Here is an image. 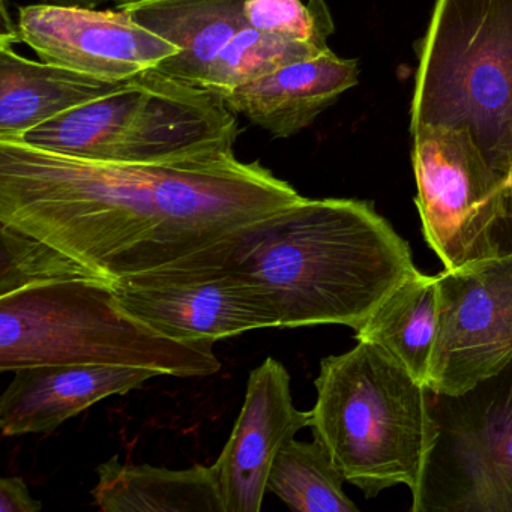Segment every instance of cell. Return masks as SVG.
<instances>
[{"label": "cell", "instance_id": "cell-1", "mask_svg": "<svg viewBox=\"0 0 512 512\" xmlns=\"http://www.w3.org/2000/svg\"><path fill=\"white\" fill-rule=\"evenodd\" d=\"M301 197L235 154L100 163L0 142V224L50 242L109 281L184 259Z\"/></svg>", "mask_w": 512, "mask_h": 512}, {"label": "cell", "instance_id": "cell-2", "mask_svg": "<svg viewBox=\"0 0 512 512\" xmlns=\"http://www.w3.org/2000/svg\"><path fill=\"white\" fill-rule=\"evenodd\" d=\"M230 263L266 293L280 328L358 331L419 272L406 239L355 199L301 197L235 233Z\"/></svg>", "mask_w": 512, "mask_h": 512}, {"label": "cell", "instance_id": "cell-3", "mask_svg": "<svg viewBox=\"0 0 512 512\" xmlns=\"http://www.w3.org/2000/svg\"><path fill=\"white\" fill-rule=\"evenodd\" d=\"M314 386L310 428L344 479L368 499L400 484L416 499L437 437L430 389L364 341L323 358Z\"/></svg>", "mask_w": 512, "mask_h": 512}, {"label": "cell", "instance_id": "cell-4", "mask_svg": "<svg viewBox=\"0 0 512 512\" xmlns=\"http://www.w3.org/2000/svg\"><path fill=\"white\" fill-rule=\"evenodd\" d=\"M214 344L155 331L122 307L110 281H67L0 296L4 373L37 365H107L205 377L221 368Z\"/></svg>", "mask_w": 512, "mask_h": 512}, {"label": "cell", "instance_id": "cell-5", "mask_svg": "<svg viewBox=\"0 0 512 512\" xmlns=\"http://www.w3.org/2000/svg\"><path fill=\"white\" fill-rule=\"evenodd\" d=\"M427 127L469 133L509 184L512 0H436L410 110V133Z\"/></svg>", "mask_w": 512, "mask_h": 512}, {"label": "cell", "instance_id": "cell-6", "mask_svg": "<svg viewBox=\"0 0 512 512\" xmlns=\"http://www.w3.org/2000/svg\"><path fill=\"white\" fill-rule=\"evenodd\" d=\"M412 137L422 235L443 269L512 251V188L488 166L469 133L427 127Z\"/></svg>", "mask_w": 512, "mask_h": 512}, {"label": "cell", "instance_id": "cell-7", "mask_svg": "<svg viewBox=\"0 0 512 512\" xmlns=\"http://www.w3.org/2000/svg\"><path fill=\"white\" fill-rule=\"evenodd\" d=\"M431 409L436 443L412 512H512V361L463 394L431 392Z\"/></svg>", "mask_w": 512, "mask_h": 512}, {"label": "cell", "instance_id": "cell-8", "mask_svg": "<svg viewBox=\"0 0 512 512\" xmlns=\"http://www.w3.org/2000/svg\"><path fill=\"white\" fill-rule=\"evenodd\" d=\"M233 236L110 286L128 313L175 340L217 343L254 329L280 328L266 293L230 263Z\"/></svg>", "mask_w": 512, "mask_h": 512}, {"label": "cell", "instance_id": "cell-9", "mask_svg": "<svg viewBox=\"0 0 512 512\" xmlns=\"http://www.w3.org/2000/svg\"><path fill=\"white\" fill-rule=\"evenodd\" d=\"M512 361V251L437 275L427 388L457 395Z\"/></svg>", "mask_w": 512, "mask_h": 512}, {"label": "cell", "instance_id": "cell-10", "mask_svg": "<svg viewBox=\"0 0 512 512\" xmlns=\"http://www.w3.org/2000/svg\"><path fill=\"white\" fill-rule=\"evenodd\" d=\"M17 32L41 61L112 82L134 79L178 53L119 10L29 5L19 10Z\"/></svg>", "mask_w": 512, "mask_h": 512}, {"label": "cell", "instance_id": "cell-11", "mask_svg": "<svg viewBox=\"0 0 512 512\" xmlns=\"http://www.w3.org/2000/svg\"><path fill=\"white\" fill-rule=\"evenodd\" d=\"M137 77L145 100L116 163L173 164L233 155L239 128L218 92L157 68Z\"/></svg>", "mask_w": 512, "mask_h": 512}, {"label": "cell", "instance_id": "cell-12", "mask_svg": "<svg viewBox=\"0 0 512 512\" xmlns=\"http://www.w3.org/2000/svg\"><path fill=\"white\" fill-rule=\"evenodd\" d=\"M311 412L296 409L289 371L265 359L248 377L244 406L215 461L226 512H259L272 463L280 449L310 427Z\"/></svg>", "mask_w": 512, "mask_h": 512}, {"label": "cell", "instance_id": "cell-13", "mask_svg": "<svg viewBox=\"0 0 512 512\" xmlns=\"http://www.w3.org/2000/svg\"><path fill=\"white\" fill-rule=\"evenodd\" d=\"M158 376L163 374L107 365H37L14 371L0 398L2 436L52 433L104 398L128 394Z\"/></svg>", "mask_w": 512, "mask_h": 512}, {"label": "cell", "instance_id": "cell-14", "mask_svg": "<svg viewBox=\"0 0 512 512\" xmlns=\"http://www.w3.org/2000/svg\"><path fill=\"white\" fill-rule=\"evenodd\" d=\"M358 83V65L331 49L218 94L233 113L278 139L295 136Z\"/></svg>", "mask_w": 512, "mask_h": 512}, {"label": "cell", "instance_id": "cell-15", "mask_svg": "<svg viewBox=\"0 0 512 512\" xmlns=\"http://www.w3.org/2000/svg\"><path fill=\"white\" fill-rule=\"evenodd\" d=\"M116 10L178 47L157 70L211 88L215 70L248 28L245 0H115Z\"/></svg>", "mask_w": 512, "mask_h": 512}, {"label": "cell", "instance_id": "cell-16", "mask_svg": "<svg viewBox=\"0 0 512 512\" xmlns=\"http://www.w3.org/2000/svg\"><path fill=\"white\" fill-rule=\"evenodd\" d=\"M13 46L0 43V142H17L32 128L106 97L125 83L29 61Z\"/></svg>", "mask_w": 512, "mask_h": 512}, {"label": "cell", "instance_id": "cell-17", "mask_svg": "<svg viewBox=\"0 0 512 512\" xmlns=\"http://www.w3.org/2000/svg\"><path fill=\"white\" fill-rule=\"evenodd\" d=\"M97 473L92 496L104 512H226L214 466L173 470L115 455Z\"/></svg>", "mask_w": 512, "mask_h": 512}, {"label": "cell", "instance_id": "cell-18", "mask_svg": "<svg viewBox=\"0 0 512 512\" xmlns=\"http://www.w3.org/2000/svg\"><path fill=\"white\" fill-rule=\"evenodd\" d=\"M143 100L145 88L136 76L118 91L32 128L17 142L77 160L116 163Z\"/></svg>", "mask_w": 512, "mask_h": 512}, {"label": "cell", "instance_id": "cell-19", "mask_svg": "<svg viewBox=\"0 0 512 512\" xmlns=\"http://www.w3.org/2000/svg\"><path fill=\"white\" fill-rule=\"evenodd\" d=\"M436 334L437 275L419 271L389 293L355 340L382 350L425 385Z\"/></svg>", "mask_w": 512, "mask_h": 512}, {"label": "cell", "instance_id": "cell-20", "mask_svg": "<svg viewBox=\"0 0 512 512\" xmlns=\"http://www.w3.org/2000/svg\"><path fill=\"white\" fill-rule=\"evenodd\" d=\"M343 473L323 443L289 440L278 452L268 478V491L293 511L358 512L344 493Z\"/></svg>", "mask_w": 512, "mask_h": 512}, {"label": "cell", "instance_id": "cell-21", "mask_svg": "<svg viewBox=\"0 0 512 512\" xmlns=\"http://www.w3.org/2000/svg\"><path fill=\"white\" fill-rule=\"evenodd\" d=\"M79 280H106L37 236L0 224V296Z\"/></svg>", "mask_w": 512, "mask_h": 512}, {"label": "cell", "instance_id": "cell-22", "mask_svg": "<svg viewBox=\"0 0 512 512\" xmlns=\"http://www.w3.org/2000/svg\"><path fill=\"white\" fill-rule=\"evenodd\" d=\"M248 25L263 34L329 49L334 23L325 0H245Z\"/></svg>", "mask_w": 512, "mask_h": 512}, {"label": "cell", "instance_id": "cell-23", "mask_svg": "<svg viewBox=\"0 0 512 512\" xmlns=\"http://www.w3.org/2000/svg\"><path fill=\"white\" fill-rule=\"evenodd\" d=\"M41 508L43 503L29 494L22 478L0 479V512H38Z\"/></svg>", "mask_w": 512, "mask_h": 512}, {"label": "cell", "instance_id": "cell-24", "mask_svg": "<svg viewBox=\"0 0 512 512\" xmlns=\"http://www.w3.org/2000/svg\"><path fill=\"white\" fill-rule=\"evenodd\" d=\"M44 4L59 5V7L97 8L110 0H43Z\"/></svg>", "mask_w": 512, "mask_h": 512}, {"label": "cell", "instance_id": "cell-25", "mask_svg": "<svg viewBox=\"0 0 512 512\" xmlns=\"http://www.w3.org/2000/svg\"><path fill=\"white\" fill-rule=\"evenodd\" d=\"M509 187L512 188V176H511V179H509Z\"/></svg>", "mask_w": 512, "mask_h": 512}]
</instances>
